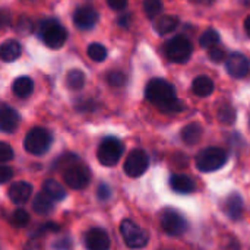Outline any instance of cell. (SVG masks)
Wrapping results in <instances>:
<instances>
[{"instance_id": "obj_1", "label": "cell", "mask_w": 250, "mask_h": 250, "mask_svg": "<svg viewBox=\"0 0 250 250\" xmlns=\"http://www.w3.org/2000/svg\"><path fill=\"white\" fill-rule=\"evenodd\" d=\"M146 100L154 104L160 111L167 114H174L183 111L185 105L177 98L174 86L166 79H152L145 88Z\"/></svg>"}, {"instance_id": "obj_2", "label": "cell", "mask_w": 250, "mask_h": 250, "mask_svg": "<svg viewBox=\"0 0 250 250\" xmlns=\"http://www.w3.org/2000/svg\"><path fill=\"white\" fill-rule=\"evenodd\" d=\"M38 35L50 48H60L67 40V31L56 19H45L40 23Z\"/></svg>"}, {"instance_id": "obj_3", "label": "cell", "mask_w": 250, "mask_h": 250, "mask_svg": "<svg viewBox=\"0 0 250 250\" xmlns=\"http://www.w3.org/2000/svg\"><path fill=\"white\" fill-rule=\"evenodd\" d=\"M227 161H229V155L223 148L211 146V148H207L198 154L195 164H196L199 171L212 173V171L220 170L223 166H226Z\"/></svg>"}, {"instance_id": "obj_4", "label": "cell", "mask_w": 250, "mask_h": 250, "mask_svg": "<svg viewBox=\"0 0 250 250\" xmlns=\"http://www.w3.org/2000/svg\"><path fill=\"white\" fill-rule=\"evenodd\" d=\"M51 142H53V138L47 129L34 127L26 133L25 141H23V146L29 154L40 157V155H44L50 149Z\"/></svg>"}, {"instance_id": "obj_5", "label": "cell", "mask_w": 250, "mask_h": 250, "mask_svg": "<svg viewBox=\"0 0 250 250\" xmlns=\"http://www.w3.org/2000/svg\"><path fill=\"white\" fill-rule=\"evenodd\" d=\"M63 180L70 189L82 190L91 183V171L85 164H81L79 161H73L64 167Z\"/></svg>"}, {"instance_id": "obj_6", "label": "cell", "mask_w": 250, "mask_h": 250, "mask_svg": "<svg viewBox=\"0 0 250 250\" xmlns=\"http://www.w3.org/2000/svg\"><path fill=\"white\" fill-rule=\"evenodd\" d=\"M123 151H125V146H123L122 141L117 139V138L110 136V138H105L100 144L98 151H97V158L103 166L114 167L120 161V158L123 155Z\"/></svg>"}, {"instance_id": "obj_7", "label": "cell", "mask_w": 250, "mask_h": 250, "mask_svg": "<svg viewBox=\"0 0 250 250\" xmlns=\"http://www.w3.org/2000/svg\"><path fill=\"white\" fill-rule=\"evenodd\" d=\"M164 51L170 62L186 63L193 53V47H192V42L189 41V38H186L185 35H177L166 44Z\"/></svg>"}, {"instance_id": "obj_8", "label": "cell", "mask_w": 250, "mask_h": 250, "mask_svg": "<svg viewBox=\"0 0 250 250\" xmlns=\"http://www.w3.org/2000/svg\"><path fill=\"white\" fill-rule=\"evenodd\" d=\"M120 234H122L126 246H129L130 249H142L148 245V240H149L148 233L132 220L122 221Z\"/></svg>"}, {"instance_id": "obj_9", "label": "cell", "mask_w": 250, "mask_h": 250, "mask_svg": "<svg viewBox=\"0 0 250 250\" xmlns=\"http://www.w3.org/2000/svg\"><path fill=\"white\" fill-rule=\"evenodd\" d=\"M160 223L163 230L168 234V236H174L179 237L182 234H185L189 229L188 220L177 211L173 208H166L161 215H160Z\"/></svg>"}, {"instance_id": "obj_10", "label": "cell", "mask_w": 250, "mask_h": 250, "mask_svg": "<svg viewBox=\"0 0 250 250\" xmlns=\"http://www.w3.org/2000/svg\"><path fill=\"white\" fill-rule=\"evenodd\" d=\"M149 167V157L144 149H133L125 161V173L129 177H141Z\"/></svg>"}, {"instance_id": "obj_11", "label": "cell", "mask_w": 250, "mask_h": 250, "mask_svg": "<svg viewBox=\"0 0 250 250\" xmlns=\"http://www.w3.org/2000/svg\"><path fill=\"white\" fill-rule=\"evenodd\" d=\"M226 69L229 75L234 79L245 78L250 70L249 59L242 53H231L226 59Z\"/></svg>"}, {"instance_id": "obj_12", "label": "cell", "mask_w": 250, "mask_h": 250, "mask_svg": "<svg viewBox=\"0 0 250 250\" xmlns=\"http://www.w3.org/2000/svg\"><path fill=\"white\" fill-rule=\"evenodd\" d=\"M85 246L88 250H108L111 240L108 233L104 229L94 227L85 233Z\"/></svg>"}, {"instance_id": "obj_13", "label": "cell", "mask_w": 250, "mask_h": 250, "mask_svg": "<svg viewBox=\"0 0 250 250\" xmlns=\"http://www.w3.org/2000/svg\"><path fill=\"white\" fill-rule=\"evenodd\" d=\"M73 22H75L76 28H79L82 31H89L98 22V12L92 6L78 7V10L73 13Z\"/></svg>"}, {"instance_id": "obj_14", "label": "cell", "mask_w": 250, "mask_h": 250, "mask_svg": "<svg viewBox=\"0 0 250 250\" xmlns=\"http://www.w3.org/2000/svg\"><path fill=\"white\" fill-rule=\"evenodd\" d=\"M19 123H21L19 113L6 104H0V132L13 133L18 129Z\"/></svg>"}, {"instance_id": "obj_15", "label": "cell", "mask_w": 250, "mask_h": 250, "mask_svg": "<svg viewBox=\"0 0 250 250\" xmlns=\"http://www.w3.org/2000/svg\"><path fill=\"white\" fill-rule=\"evenodd\" d=\"M34 189L29 183L26 182H16L10 186L9 189V198L13 204L16 205H22V204H26L28 199L31 198Z\"/></svg>"}, {"instance_id": "obj_16", "label": "cell", "mask_w": 250, "mask_h": 250, "mask_svg": "<svg viewBox=\"0 0 250 250\" xmlns=\"http://www.w3.org/2000/svg\"><path fill=\"white\" fill-rule=\"evenodd\" d=\"M170 188L177 193L188 195L196 189V185L190 177H188L185 174H173L170 177Z\"/></svg>"}, {"instance_id": "obj_17", "label": "cell", "mask_w": 250, "mask_h": 250, "mask_svg": "<svg viewBox=\"0 0 250 250\" xmlns=\"http://www.w3.org/2000/svg\"><path fill=\"white\" fill-rule=\"evenodd\" d=\"M224 211L227 217L231 220H239L243 214V199L239 193L233 192L231 195L227 196L226 204H224Z\"/></svg>"}, {"instance_id": "obj_18", "label": "cell", "mask_w": 250, "mask_h": 250, "mask_svg": "<svg viewBox=\"0 0 250 250\" xmlns=\"http://www.w3.org/2000/svg\"><path fill=\"white\" fill-rule=\"evenodd\" d=\"M22 53V45L16 40H7L0 45V60L10 63L19 59Z\"/></svg>"}, {"instance_id": "obj_19", "label": "cell", "mask_w": 250, "mask_h": 250, "mask_svg": "<svg viewBox=\"0 0 250 250\" xmlns=\"http://www.w3.org/2000/svg\"><path fill=\"white\" fill-rule=\"evenodd\" d=\"M202 135H204V129L199 123H189L180 132L182 141L189 146L196 145L202 139Z\"/></svg>"}, {"instance_id": "obj_20", "label": "cell", "mask_w": 250, "mask_h": 250, "mask_svg": "<svg viewBox=\"0 0 250 250\" xmlns=\"http://www.w3.org/2000/svg\"><path fill=\"white\" fill-rule=\"evenodd\" d=\"M32 209L38 214V215H50L54 211V201L51 198H48L42 190L40 193L35 195L34 201H32Z\"/></svg>"}, {"instance_id": "obj_21", "label": "cell", "mask_w": 250, "mask_h": 250, "mask_svg": "<svg viewBox=\"0 0 250 250\" xmlns=\"http://www.w3.org/2000/svg\"><path fill=\"white\" fill-rule=\"evenodd\" d=\"M179 18L174 15H164L160 16L155 22H154V29L160 34V35H167L171 34L177 26H179Z\"/></svg>"}, {"instance_id": "obj_22", "label": "cell", "mask_w": 250, "mask_h": 250, "mask_svg": "<svg viewBox=\"0 0 250 250\" xmlns=\"http://www.w3.org/2000/svg\"><path fill=\"white\" fill-rule=\"evenodd\" d=\"M214 88H215L214 81L205 75L195 78V81L192 83V91L198 97H209L214 92Z\"/></svg>"}, {"instance_id": "obj_23", "label": "cell", "mask_w": 250, "mask_h": 250, "mask_svg": "<svg viewBox=\"0 0 250 250\" xmlns=\"http://www.w3.org/2000/svg\"><path fill=\"white\" fill-rule=\"evenodd\" d=\"M12 91L16 97L19 98H26L32 94L34 91V82L31 78L28 76H19L15 79L13 85H12Z\"/></svg>"}, {"instance_id": "obj_24", "label": "cell", "mask_w": 250, "mask_h": 250, "mask_svg": "<svg viewBox=\"0 0 250 250\" xmlns=\"http://www.w3.org/2000/svg\"><path fill=\"white\" fill-rule=\"evenodd\" d=\"M42 192H44L48 198H51L53 201H63V199L66 198V195H67L66 189H64L57 180H53V179L44 182V185H42Z\"/></svg>"}, {"instance_id": "obj_25", "label": "cell", "mask_w": 250, "mask_h": 250, "mask_svg": "<svg viewBox=\"0 0 250 250\" xmlns=\"http://www.w3.org/2000/svg\"><path fill=\"white\" fill-rule=\"evenodd\" d=\"M67 86L73 91H79L85 85V73L79 69H72L66 76Z\"/></svg>"}, {"instance_id": "obj_26", "label": "cell", "mask_w": 250, "mask_h": 250, "mask_svg": "<svg viewBox=\"0 0 250 250\" xmlns=\"http://www.w3.org/2000/svg\"><path fill=\"white\" fill-rule=\"evenodd\" d=\"M88 56L94 62H104L107 59V48L100 42H92L88 47Z\"/></svg>"}, {"instance_id": "obj_27", "label": "cell", "mask_w": 250, "mask_h": 250, "mask_svg": "<svg viewBox=\"0 0 250 250\" xmlns=\"http://www.w3.org/2000/svg\"><path fill=\"white\" fill-rule=\"evenodd\" d=\"M199 42H201V45H202L204 48H211V47L217 45V44L220 42V34H218V31H215V29H212V28H211V29H207V31L202 34Z\"/></svg>"}, {"instance_id": "obj_28", "label": "cell", "mask_w": 250, "mask_h": 250, "mask_svg": "<svg viewBox=\"0 0 250 250\" xmlns=\"http://www.w3.org/2000/svg\"><path fill=\"white\" fill-rule=\"evenodd\" d=\"M218 120L224 125H233L236 122V110L230 104H224L218 110Z\"/></svg>"}, {"instance_id": "obj_29", "label": "cell", "mask_w": 250, "mask_h": 250, "mask_svg": "<svg viewBox=\"0 0 250 250\" xmlns=\"http://www.w3.org/2000/svg\"><path fill=\"white\" fill-rule=\"evenodd\" d=\"M144 10L149 19H155L163 10V1L161 0H144Z\"/></svg>"}, {"instance_id": "obj_30", "label": "cell", "mask_w": 250, "mask_h": 250, "mask_svg": "<svg viewBox=\"0 0 250 250\" xmlns=\"http://www.w3.org/2000/svg\"><path fill=\"white\" fill-rule=\"evenodd\" d=\"M29 214L25 211V209H16L12 212V217H10V224L21 229V227H26L29 224Z\"/></svg>"}, {"instance_id": "obj_31", "label": "cell", "mask_w": 250, "mask_h": 250, "mask_svg": "<svg viewBox=\"0 0 250 250\" xmlns=\"http://www.w3.org/2000/svg\"><path fill=\"white\" fill-rule=\"evenodd\" d=\"M107 82L113 88H122L126 85V75L120 70H111L107 73Z\"/></svg>"}, {"instance_id": "obj_32", "label": "cell", "mask_w": 250, "mask_h": 250, "mask_svg": "<svg viewBox=\"0 0 250 250\" xmlns=\"http://www.w3.org/2000/svg\"><path fill=\"white\" fill-rule=\"evenodd\" d=\"M16 31L19 32V34H22V35H28V34H31L32 32V29H34V22L29 19V18H26V16H22V18H19V21L16 22Z\"/></svg>"}, {"instance_id": "obj_33", "label": "cell", "mask_w": 250, "mask_h": 250, "mask_svg": "<svg viewBox=\"0 0 250 250\" xmlns=\"http://www.w3.org/2000/svg\"><path fill=\"white\" fill-rule=\"evenodd\" d=\"M208 56L214 63H220L224 59H227V54L224 51V48H221L220 45H214L211 48H208Z\"/></svg>"}, {"instance_id": "obj_34", "label": "cell", "mask_w": 250, "mask_h": 250, "mask_svg": "<svg viewBox=\"0 0 250 250\" xmlns=\"http://www.w3.org/2000/svg\"><path fill=\"white\" fill-rule=\"evenodd\" d=\"M13 149L7 142H0V164L1 163H7L10 160H13Z\"/></svg>"}, {"instance_id": "obj_35", "label": "cell", "mask_w": 250, "mask_h": 250, "mask_svg": "<svg viewBox=\"0 0 250 250\" xmlns=\"http://www.w3.org/2000/svg\"><path fill=\"white\" fill-rule=\"evenodd\" d=\"M12 177H13V170L7 166L0 164V185L7 183L9 180H12Z\"/></svg>"}, {"instance_id": "obj_36", "label": "cell", "mask_w": 250, "mask_h": 250, "mask_svg": "<svg viewBox=\"0 0 250 250\" xmlns=\"http://www.w3.org/2000/svg\"><path fill=\"white\" fill-rule=\"evenodd\" d=\"M12 25V15L6 9H0V29H4Z\"/></svg>"}, {"instance_id": "obj_37", "label": "cell", "mask_w": 250, "mask_h": 250, "mask_svg": "<svg viewBox=\"0 0 250 250\" xmlns=\"http://www.w3.org/2000/svg\"><path fill=\"white\" fill-rule=\"evenodd\" d=\"M97 196H98L100 201L108 199V198L111 196V189H110V186L105 185V183H101L100 188H98V190H97Z\"/></svg>"}, {"instance_id": "obj_38", "label": "cell", "mask_w": 250, "mask_h": 250, "mask_svg": "<svg viewBox=\"0 0 250 250\" xmlns=\"http://www.w3.org/2000/svg\"><path fill=\"white\" fill-rule=\"evenodd\" d=\"M53 248L56 250H69L72 248V240H70L69 237L59 239V240L53 245Z\"/></svg>"}, {"instance_id": "obj_39", "label": "cell", "mask_w": 250, "mask_h": 250, "mask_svg": "<svg viewBox=\"0 0 250 250\" xmlns=\"http://www.w3.org/2000/svg\"><path fill=\"white\" fill-rule=\"evenodd\" d=\"M23 250H44L42 248V243L38 240V239H31L25 243Z\"/></svg>"}, {"instance_id": "obj_40", "label": "cell", "mask_w": 250, "mask_h": 250, "mask_svg": "<svg viewBox=\"0 0 250 250\" xmlns=\"http://www.w3.org/2000/svg\"><path fill=\"white\" fill-rule=\"evenodd\" d=\"M107 4L113 10H123L127 6V0H107Z\"/></svg>"}, {"instance_id": "obj_41", "label": "cell", "mask_w": 250, "mask_h": 250, "mask_svg": "<svg viewBox=\"0 0 250 250\" xmlns=\"http://www.w3.org/2000/svg\"><path fill=\"white\" fill-rule=\"evenodd\" d=\"M224 250H240V243L236 239H233V237H227Z\"/></svg>"}, {"instance_id": "obj_42", "label": "cell", "mask_w": 250, "mask_h": 250, "mask_svg": "<svg viewBox=\"0 0 250 250\" xmlns=\"http://www.w3.org/2000/svg\"><path fill=\"white\" fill-rule=\"evenodd\" d=\"M130 19H132V16H130L129 13H125L123 16H120V18L117 19V23H119L120 26H125V28H127V26L130 25Z\"/></svg>"}, {"instance_id": "obj_43", "label": "cell", "mask_w": 250, "mask_h": 250, "mask_svg": "<svg viewBox=\"0 0 250 250\" xmlns=\"http://www.w3.org/2000/svg\"><path fill=\"white\" fill-rule=\"evenodd\" d=\"M245 29H246V34L249 35L250 38V16L246 18V22H245Z\"/></svg>"}, {"instance_id": "obj_44", "label": "cell", "mask_w": 250, "mask_h": 250, "mask_svg": "<svg viewBox=\"0 0 250 250\" xmlns=\"http://www.w3.org/2000/svg\"><path fill=\"white\" fill-rule=\"evenodd\" d=\"M193 3H199V4H211L214 0H190Z\"/></svg>"}]
</instances>
